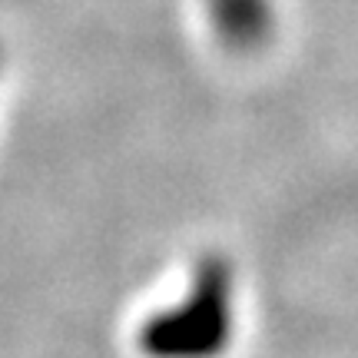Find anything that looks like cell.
I'll list each match as a JSON object with an SVG mask.
<instances>
[{
  "label": "cell",
  "instance_id": "cell-1",
  "mask_svg": "<svg viewBox=\"0 0 358 358\" xmlns=\"http://www.w3.org/2000/svg\"><path fill=\"white\" fill-rule=\"evenodd\" d=\"M229 335V279L222 262H203L189 292L173 308L143 322L140 352L146 358H216Z\"/></svg>",
  "mask_w": 358,
  "mask_h": 358
},
{
  "label": "cell",
  "instance_id": "cell-2",
  "mask_svg": "<svg viewBox=\"0 0 358 358\" xmlns=\"http://www.w3.org/2000/svg\"><path fill=\"white\" fill-rule=\"evenodd\" d=\"M216 17L222 30L232 34V37L239 40H249L256 37L259 30H262V3L259 0H216Z\"/></svg>",
  "mask_w": 358,
  "mask_h": 358
}]
</instances>
